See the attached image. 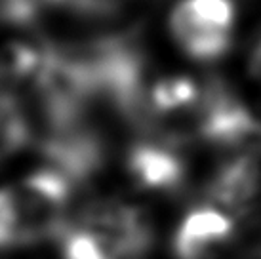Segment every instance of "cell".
<instances>
[{
  "label": "cell",
  "instance_id": "1",
  "mask_svg": "<svg viewBox=\"0 0 261 259\" xmlns=\"http://www.w3.org/2000/svg\"><path fill=\"white\" fill-rule=\"evenodd\" d=\"M151 244L145 217L128 206H103L63 232V259H139Z\"/></svg>",
  "mask_w": 261,
  "mask_h": 259
},
{
  "label": "cell",
  "instance_id": "2",
  "mask_svg": "<svg viewBox=\"0 0 261 259\" xmlns=\"http://www.w3.org/2000/svg\"><path fill=\"white\" fill-rule=\"evenodd\" d=\"M17 217V246L31 244L56 235L63 227L71 181L59 170L31 173L15 187H10Z\"/></svg>",
  "mask_w": 261,
  "mask_h": 259
},
{
  "label": "cell",
  "instance_id": "3",
  "mask_svg": "<svg viewBox=\"0 0 261 259\" xmlns=\"http://www.w3.org/2000/svg\"><path fill=\"white\" fill-rule=\"evenodd\" d=\"M261 172L254 157L239 154L221 166L208 185V198L232 212L246 210L257 196Z\"/></svg>",
  "mask_w": 261,
  "mask_h": 259
},
{
  "label": "cell",
  "instance_id": "4",
  "mask_svg": "<svg viewBox=\"0 0 261 259\" xmlns=\"http://www.w3.org/2000/svg\"><path fill=\"white\" fill-rule=\"evenodd\" d=\"M172 33L183 50L198 61L221 58L231 46V31L202 21L187 0H181L172 14Z\"/></svg>",
  "mask_w": 261,
  "mask_h": 259
},
{
  "label": "cell",
  "instance_id": "5",
  "mask_svg": "<svg viewBox=\"0 0 261 259\" xmlns=\"http://www.w3.org/2000/svg\"><path fill=\"white\" fill-rule=\"evenodd\" d=\"M128 172L139 187L149 191H170L179 187L185 166L175 152L152 143H139L128 154Z\"/></svg>",
  "mask_w": 261,
  "mask_h": 259
},
{
  "label": "cell",
  "instance_id": "6",
  "mask_svg": "<svg viewBox=\"0 0 261 259\" xmlns=\"http://www.w3.org/2000/svg\"><path fill=\"white\" fill-rule=\"evenodd\" d=\"M175 252L179 259H242L232 235L196 237L179 232L175 235Z\"/></svg>",
  "mask_w": 261,
  "mask_h": 259
},
{
  "label": "cell",
  "instance_id": "7",
  "mask_svg": "<svg viewBox=\"0 0 261 259\" xmlns=\"http://www.w3.org/2000/svg\"><path fill=\"white\" fill-rule=\"evenodd\" d=\"M29 136L27 122L15 97L0 86V159L17 151Z\"/></svg>",
  "mask_w": 261,
  "mask_h": 259
},
{
  "label": "cell",
  "instance_id": "8",
  "mask_svg": "<svg viewBox=\"0 0 261 259\" xmlns=\"http://www.w3.org/2000/svg\"><path fill=\"white\" fill-rule=\"evenodd\" d=\"M198 99V90L189 79H166L154 84L149 95V115L189 107Z\"/></svg>",
  "mask_w": 261,
  "mask_h": 259
},
{
  "label": "cell",
  "instance_id": "9",
  "mask_svg": "<svg viewBox=\"0 0 261 259\" xmlns=\"http://www.w3.org/2000/svg\"><path fill=\"white\" fill-rule=\"evenodd\" d=\"M187 2L202 21L223 31L232 29L234 8L231 0H187Z\"/></svg>",
  "mask_w": 261,
  "mask_h": 259
},
{
  "label": "cell",
  "instance_id": "10",
  "mask_svg": "<svg viewBox=\"0 0 261 259\" xmlns=\"http://www.w3.org/2000/svg\"><path fill=\"white\" fill-rule=\"evenodd\" d=\"M17 246V217L10 189L0 191V248Z\"/></svg>",
  "mask_w": 261,
  "mask_h": 259
},
{
  "label": "cell",
  "instance_id": "11",
  "mask_svg": "<svg viewBox=\"0 0 261 259\" xmlns=\"http://www.w3.org/2000/svg\"><path fill=\"white\" fill-rule=\"evenodd\" d=\"M59 6L71 8L74 12H84V14H105L115 8L120 6L122 0H51Z\"/></svg>",
  "mask_w": 261,
  "mask_h": 259
},
{
  "label": "cell",
  "instance_id": "12",
  "mask_svg": "<svg viewBox=\"0 0 261 259\" xmlns=\"http://www.w3.org/2000/svg\"><path fill=\"white\" fill-rule=\"evenodd\" d=\"M250 67H252V72L261 80V38L259 42H257V46H255L254 54H252V63H250Z\"/></svg>",
  "mask_w": 261,
  "mask_h": 259
}]
</instances>
